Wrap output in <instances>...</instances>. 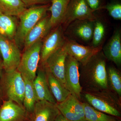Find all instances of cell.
<instances>
[{
  "label": "cell",
  "instance_id": "cell-1",
  "mask_svg": "<svg viewBox=\"0 0 121 121\" xmlns=\"http://www.w3.org/2000/svg\"><path fill=\"white\" fill-rule=\"evenodd\" d=\"M106 59L101 51L94 56L86 64L82 66L80 82L83 91H97L110 89Z\"/></svg>",
  "mask_w": 121,
  "mask_h": 121
},
{
  "label": "cell",
  "instance_id": "cell-2",
  "mask_svg": "<svg viewBox=\"0 0 121 121\" xmlns=\"http://www.w3.org/2000/svg\"><path fill=\"white\" fill-rule=\"evenodd\" d=\"M82 94L86 102L97 110L111 116L121 117V97L110 89L97 91L82 90Z\"/></svg>",
  "mask_w": 121,
  "mask_h": 121
},
{
  "label": "cell",
  "instance_id": "cell-3",
  "mask_svg": "<svg viewBox=\"0 0 121 121\" xmlns=\"http://www.w3.org/2000/svg\"><path fill=\"white\" fill-rule=\"evenodd\" d=\"M50 5L48 4L32 6L26 9L18 17L20 22L13 40L19 48L23 46L24 40L27 34L41 19L47 15Z\"/></svg>",
  "mask_w": 121,
  "mask_h": 121
},
{
  "label": "cell",
  "instance_id": "cell-4",
  "mask_svg": "<svg viewBox=\"0 0 121 121\" xmlns=\"http://www.w3.org/2000/svg\"><path fill=\"white\" fill-rule=\"evenodd\" d=\"M42 41L36 43L24 50L17 70L22 76L33 82L36 75L40 60Z\"/></svg>",
  "mask_w": 121,
  "mask_h": 121
},
{
  "label": "cell",
  "instance_id": "cell-5",
  "mask_svg": "<svg viewBox=\"0 0 121 121\" xmlns=\"http://www.w3.org/2000/svg\"><path fill=\"white\" fill-rule=\"evenodd\" d=\"M3 83L7 100L23 106L25 83L18 70L5 72Z\"/></svg>",
  "mask_w": 121,
  "mask_h": 121
},
{
  "label": "cell",
  "instance_id": "cell-6",
  "mask_svg": "<svg viewBox=\"0 0 121 121\" xmlns=\"http://www.w3.org/2000/svg\"><path fill=\"white\" fill-rule=\"evenodd\" d=\"M94 11L87 4L86 0H70L61 25L64 30L71 23L76 20H89L94 21L97 17Z\"/></svg>",
  "mask_w": 121,
  "mask_h": 121
},
{
  "label": "cell",
  "instance_id": "cell-7",
  "mask_svg": "<svg viewBox=\"0 0 121 121\" xmlns=\"http://www.w3.org/2000/svg\"><path fill=\"white\" fill-rule=\"evenodd\" d=\"M53 29L42 41L40 60L41 66H44L48 57L63 47L66 41L67 37L61 25Z\"/></svg>",
  "mask_w": 121,
  "mask_h": 121
},
{
  "label": "cell",
  "instance_id": "cell-8",
  "mask_svg": "<svg viewBox=\"0 0 121 121\" xmlns=\"http://www.w3.org/2000/svg\"><path fill=\"white\" fill-rule=\"evenodd\" d=\"M0 52L5 72L17 70L22 55L14 41L0 35Z\"/></svg>",
  "mask_w": 121,
  "mask_h": 121
},
{
  "label": "cell",
  "instance_id": "cell-9",
  "mask_svg": "<svg viewBox=\"0 0 121 121\" xmlns=\"http://www.w3.org/2000/svg\"><path fill=\"white\" fill-rule=\"evenodd\" d=\"M79 63L68 55L65 60V79L66 86L71 94L80 100L82 89L80 82Z\"/></svg>",
  "mask_w": 121,
  "mask_h": 121
},
{
  "label": "cell",
  "instance_id": "cell-10",
  "mask_svg": "<svg viewBox=\"0 0 121 121\" xmlns=\"http://www.w3.org/2000/svg\"><path fill=\"white\" fill-rule=\"evenodd\" d=\"M94 22L89 20L74 21L68 25L64 33L66 35L67 38L70 39L89 42L92 40Z\"/></svg>",
  "mask_w": 121,
  "mask_h": 121
},
{
  "label": "cell",
  "instance_id": "cell-11",
  "mask_svg": "<svg viewBox=\"0 0 121 121\" xmlns=\"http://www.w3.org/2000/svg\"><path fill=\"white\" fill-rule=\"evenodd\" d=\"M68 55L73 57L82 66L85 65L94 56L101 52L102 47L84 46L67 38L64 45Z\"/></svg>",
  "mask_w": 121,
  "mask_h": 121
},
{
  "label": "cell",
  "instance_id": "cell-12",
  "mask_svg": "<svg viewBox=\"0 0 121 121\" xmlns=\"http://www.w3.org/2000/svg\"><path fill=\"white\" fill-rule=\"evenodd\" d=\"M67 55L64 45L48 57L44 65L67 89L64 73L65 60Z\"/></svg>",
  "mask_w": 121,
  "mask_h": 121
},
{
  "label": "cell",
  "instance_id": "cell-13",
  "mask_svg": "<svg viewBox=\"0 0 121 121\" xmlns=\"http://www.w3.org/2000/svg\"><path fill=\"white\" fill-rule=\"evenodd\" d=\"M30 114L23 106L9 100L0 108V121H29Z\"/></svg>",
  "mask_w": 121,
  "mask_h": 121
},
{
  "label": "cell",
  "instance_id": "cell-14",
  "mask_svg": "<svg viewBox=\"0 0 121 121\" xmlns=\"http://www.w3.org/2000/svg\"><path fill=\"white\" fill-rule=\"evenodd\" d=\"M60 113L56 104L44 100L38 101L30 114L29 121H55Z\"/></svg>",
  "mask_w": 121,
  "mask_h": 121
},
{
  "label": "cell",
  "instance_id": "cell-15",
  "mask_svg": "<svg viewBox=\"0 0 121 121\" xmlns=\"http://www.w3.org/2000/svg\"><path fill=\"white\" fill-rule=\"evenodd\" d=\"M42 67L37 70L36 76L33 82L37 101L44 100L56 104L57 102L49 88L44 66Z\"/></svg>",
  "mask_w": 121,
  "mask_h": 121
},
{
  "label": "cell",
  "instance_id": "cell-16",
  "mask_svg": "<svg viewBox=\"0 0 121 121\" xmlns=\"http://www.w3.org/2000/svg\"><path fill=\"white\" fill-rule=\"evenodd\" d=\"M50 16L47 15L41 19L26 35L24 40V50L36 43L42 41L52 29L50 23Z\"/></svg>",
  "mask_w": 121,
  "mask_h": 121
},
{
  "label": "cell",
  "instance_id": "cell-17",
  "mask_svg": "<svg viewBox=\"0 0 121 121\" xmlns=\"http://www.w3.org/2000/svg\"><path fill=\"white\" fill-rule=\"evenodd\" d=\"M103 54L108 60L118 67L121 65V33L120 29L115 31L112 37L103 48Z\"/></svg>",
  "mask_w": 121,
  "mask_h": 121
},
{
  "label": "cell",
  "instance_id": "cell-18",
  "mask_svg": "<svg viewBox=\"0 0 121 121\" xmlns=\"http://www.w3.org/2000/svg\"><path fill=\"white\" fill-rule=\"evenodd\" d=\"M70 0H51L48 11L51 12L50 23L52 29L61 25Z\"/></svg>",
  "mask_w": 121,
  "mask_h": 121
},
{
  "label": "cell",
  "instance_id": "cell-19",
  "mask_svg": "<svg viewBox=\"0 0 121 121\" xmlns=\"http://www.w3.org/2000/svg\"><path fill=\"white\" fill-rule=\"evenodd\" d=\"M48 83L50 91L57 103L65 101L71 93L50 72L44 65Z\"/></svg>",
  "mask_w": 121,
  "mask_h": 121
},
{
  "label": "cell",
  "instance_id": "cell-20",
  "mask_svg": "<svg viewBox=\"0 0 121 121\" xmlns=\"http://www.w3.org/2000/svg\"><path fill=\"white\" fill-rule=\"evenodd\" d=\"M17 25L15 16L0 12V35L11 40H14Z\"/></svg>",
  "mask_w": 121,
  "mask_h": 121
},
{
  "label": "cell",
  "instance_id": "cell-21",
  "mask_svg": "<svg viewBox=\"0 0 121 121\" xmlns=\"http://www.w3.org/2000/svg\"><path fill=\"white\" fill-rule=\"evenodd\" d=\"M22 0H0V12L19 17L27 9Z\"/></svg>",
  "mask_w": 121,
  "mask_h": 121
},
{
  "label": "cell",
  "instance_id": "cell-22",
  "mask_svg": "<svg viewBox=\"0 0 121 121\" xmlns=\"http://www.w3.org/2000/svg\"><path fill=\"white\" fill-rule=\"evenodd\" d=\"M86 121H114L117 117L107 115L97 110L86 102H82Z\"/></svg>",
  "mask_w": 121,
  "mask_h": 121
},
{
  "label": "cell",
  "instance_id": "cell-23",
  "mask_svg": "<svg viewBox=\"0 0 121 121\" xmlns=\"http://www.w3.org/2000/svg\"><path fill=\"white\" fill-rule=\"evenodd\" d=\"M23 76L25 83L23 106L29 113H31L37 102L36 96L33 87V82Z\"/></svg>",
  "mask_w": 121,
  "mask_h": 121
},
{
  "label": "cell",
  "instance_id": "cell-24",
  "mask_svg": "<svg viewBox=\"0 0 121 121\" xmlns=\"http://www.w3.org/2000/svg\"><path fill=\"white\" fill-rule=\"evenodd\" d=\"M109 88L121 97V75L116 68L110 66L107 68Z\"/></svg>",
  "mask_w": 121,
  "mask_h": 121
},
{
  "label": "cell",
  "instance_id": "cell-25",
  "mask_svg": "<svg viewBox=\"0 0 121 121\" xmlns=\"http://www.w3.org/2000/svg\"><path fill=\"white\" fill-rule=\"evenodd\" d=\"M106 29L104 23L97 19L94 22L92 39V46L97 48L101 47L105 35Z\"/></svg>",
  "mask_w": 121,
  "mask_h": 121
},
{
  "label": "cell",
  "instance_id": "cell-26",
  "mask_svg": "<svg viewBox=\"0 0 121 121\" xmlns=\"http://www.w3.org/2000/svg\"><path fill=\"white\" fill-rule=\"evenodd\" d=\"M63 102L83 120L86 121L85 119L82 102L71 94Z\"/></svg>",
  "mask_w": 121,
  "mask_h": 121
},
{
  "label": "cell",
  "instance_id": "cell-27",
  "mask_svg": "<svg viewBox=\"0 0 121 121\" xmlns=\"http://www.w3.org/2000/svg\"><path fill=\"white\" fill-rule=\"evenodd\" d=\"M60 112L67 119L71 121H86L83 120L68 107L63 102L56 103Z\"/></svg>",
  "mask_w": 121,
  "mask_h": 121
},
{
  "label": "cell",
  "instance_id": "cell-28",
  "mask_svg": "<svg viewBox=\"0 0 121 121\" xmlns=\"http://www.w3.org/2000/svg\"><path fill=\"white\" fill-rule=\"evenodd\" d=\"M106 9L111 17L116 20H121V4L119 2H113L99 7L97 10Z\"/></svg>",
  "mask_w": 121,
  "mask_h": 121
},
{
  "label": "cell",
  "instance_id": "cell-29",
  "mask_svg": "<svg viewBox=\"0 0 121 121\" xmlns=\"http://www.w3.org/2000/svg\"><path fill=\"white\" fill-rule=\"evenodd\" d=\"M26 7L35 6L36 5L47 4L51 0H22Z\"/></svg>",
  "mask_w": 121,
  "mask_h": 121
},
{
  "label": "cell",
  "instance_id": "cell-30",
  "mask_svg": "<svg viewBox=\"0 0 121 121\" xmlns=\"http://www.w3.org/2000/svg\"><path fill=\"white\" fill-rule=\"evenodd\" d=\"M89 7L94 11H97L99 7V0H86Z\"/></svg>",
  "mask_w": 121,
  "mask_h": 121
},
{
  "label": "cell",
  "instance_id": "cell-31",
  "mask_svg": "<svg viewBox=\"0 0 121 121\" xmlns=\"http://www.w3.org/2000/svg\"><path fill=\"white\" fill-rule=\"evenodd\" d=\"M55 121H71L67 119L60 112L56 117Z\"/></svg>",
  "mask_w": 121,
  "mask_h": 121
},
{
  "label": "cell",
  "instance_id": "cell-32",
  "mask_svg": "<svg viewBox=\"0 0 121 121\" xmlns=\"http://www.w3.org/2000/svg\"><path fill=\"white\" fill-rule=\"evenodd\" d=\"M3 68H4L3 63L0 59V76L2 75V70Z\"/></svg>",
  "mask_w": 121,
  "mask_h": 121
},
{
  "label": "cell",
  "instance_id": "cell-33",
  "mask_svg": "<svg viewBox=\"0 0 121 121\" xmlns=\"http://www.w3.org/2000/svg\"><path fill=\"white\" fill-rule=\"evenodd\" d=\"M121 121V120H119V119H117V120H116V121Z\"/></svg>",
  "mask_w": 121,
  "mask_h": 121
}]
</instances>
